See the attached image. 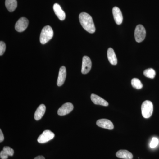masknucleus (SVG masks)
I'll list each match as a JSON object with an SVG mask.
<instances>
[{"label":"nucleus","instance_id":"f257e3e1","mask_svg":"<svg viewBox=\"0 0 159 159\" xmlns=\"http://www.w3.org/2000/svg\"><path fill=\"white\" fill-rule=\"evenodd\" d=\"M80 22L86 31L93 33L96 31L95 25L92 16L86 12H81L79 15Z\"/></svg>","mask_w":159,"mask_h":159},{"label":"nucleus","instance_id":"f03ea898","mask_svg":"<svg viewBox=\"0 0 159 159\" xmlns=\"http://www.w3.org/2000/svg\"><path fill=\"white\" fill-rule=\"evenodd\" d=\"M54 31L50 26H46L42 30L40 35V42L42 44H45L48 42L53 37Z\"/></svg>","mask_w":159,"mask_h":159},{"label":"nucleus","instance_id":"7ed1b4c3","mask_svg":"<svg viewBox=\"0 0 159 159\" xmlns=\"http://www.w3.org/2000/svg\"><path fill=\"white\" fill-rule=\"evenodd\" d=\"M153 104L149 100H146L143 102L141 107L142 116L145 119L150 118L153 112Z\"/></svg>","mask_w":159,"mask_h":159},{"label":"nucleus","instance_id":"20e7f679","mask_svg":"<svg viewBox=\"0 0 159 159\" xmlns=\"http://www.w3.org/2000/svg\"><path fill=\"white\" fill-rule=\"evenodd\" d=\"M146 36V31L144 26L139 25L136 27L134 36L137 42L141 43L145 39Z\"/></svg>","mask_w":159,"mask_h":159},{"label":"nucleus","instance_id":"39448f33","mask_svg":"<svg viewBox=\"0 0 159 159\" xmlns=\"http://www.w3.org/2000/svg\"><path fill=\"white\" fill-rule=\"evenodd\" d=\"M54 133L49 130H46L39 137L37 141L39 143L44 144L54 139Z\"/></svg>","mask_w":159,"mask_h":159},{"label":"nucleus","instance_id":"423d86ee","mask_svg":"<svg viewBox=\"0 0 159 159\" xmlns=\"http://www.w3.org/2000/svg\"><path fill=\"white\" fill-rule=\"evenodd\" d=\"M29 24V21L28 19L25 17H21L16 24L15 28L18 32H23L28 28Z\"/></svg>","mask_w":159,"mask_h":159},{"label":"nucleus","instance_id":"0eeeda50","mask_svg":"<svg viewBox=\"0 0 159 159\" xmlns=\"http://www.w3.org/2000/svg\"><path fill=\"white\" fill-rule=\"evenodd\" d=\"M92 68V61L90 58L87 56H84L82 59L81 73L82 74H87Z\"/></svg>","mask_w":159,"mask_h":159},{"label":"nucleus","instance_id":"6e6552de","mask_svg":"<svg viewBox=\"0 0 159 159\" xmlns=\"http://www.w3.org/2000/svg\"><path fill=\"white\" fill-rule=\"evenodd\" d=\"M74 109V105L70 102H66L60 107L57 114L60 116H64L70 113Z\"/></svg>","mask_w":159,"mask_h":159},{"label":"nucleus","instance_id":"1a4fd4ad","mask_svg":"<svg viewBox=\"0 0 159 159\" xmlns=\"http://www.w3.org/2000/svg\"><path fill=\"white\" fill-rule=\"evenodd\" d=\"M97 125L101 128L112 130L114 129V125L110 120L107 119H101L97 120Z\"/></svg>","mask_w":159,"mask_h":159},{"label":"nucleus","instance_id":"9d476101","mask_svg":"<svg viewBox=\"0 0 159 159\" xmlns=\"http://www.w3.org/2000/svg\"><path fill=\"white\" fill-rule=\"evenodd\" d=\"M112 12L116 23L117 25H121L123 21V16L121 10L118 7H114L113 8Z\"/></svg>","mask_w":159,"mask_h":159},{"label":"nucleus","instance_id":"9b49d317","mask_svg":"<svg viewBox=\"0 0 159 159\" xmlns=\"http://www.w3.org/2000/svg\"><path fill=\"white\" fill-rule=\"evenodd\" d=\"M66 76V71L64 66L60 68L59 74L57 78V84L58 86H61L64 83Z\"/></svg>","mask_w":159,"mask_h":159},{"label":"nucleus","instance_id":"f8f14e48","mask_svg":"<svg viewBox=\"0 0 159 159\" xmlns=\"http://www.w3.org/2000/svg\"><path fill=\"white\" fill-rule=\"evenodd\" d=\"M53 9H54V13L60 20L62 21L65 19V12L63 11L59 4L57 3L54 4L53 6Z\"/></svg>","mask_w":159,"mask_h":159},{"label":"nucleus","instance_id":"ddd939ff","mask_svg":"<svg viewBox=\"0 0 159 159\" xmlns=\"http://www.w3.org/2000/svg\"><path fill=\"white\" fill-rule=\"evenodd\" d=\"M91 99L92 102L97 105H102L103 106H107L109 105L108 102L106 101L105 99L95 94H92L91 95Z\"/></svg>","mask_w":159,"mask_h":159},{"label":"nucleus","instance_id":"4468645a","mask_svg":"<svg viewBox=\"0 0 159 159\" xmlns=\"http://www.w3.org/2000/svg\"><path fill=\"white\" fill-rule=\"evenodd\" d=\"M14 150L9 146H5L3 150L0 152V157L2 159H7L8 157L12 156L14 154Z\"/></svg>","mask_w":159,"mask_h":159},{"label":"nucleus","instance_id":"2eb2a0df","mask_svg":"<svg viewBox=\"0 0 159 159\" xmlns=\"http://www.w3.org/2000/svg\"><path fill=\"white\" fill-rule=\"evenodd\" d=\"M46 106L44 104H41L35 111L34 118L35 120L38 121L42 119L46 111Z\"/></svg>","mask_w":159,"mask_h":159},{"label":"nucleus","instance_id":"dca6fc26","mask_svg":"<svg viewBox=\"0 0 159 159\" xmlns=\"http://www.w3.org/2000/svg\"><path fill=\"white\" fill-rule=\"evenodd\" d=\"M116 156L119 158L132 159L133 155L129 151L126 150H120L117 152Z\"/></svg>","mask_w":159,"mask_h":159},{"label":"nucleus","instance_id":"f3484780","mask_svg":"<svg viewBox=\"0 0 159 159\" xmlns=\"http://www.w3.org/2000/svg\"><path fill=\"white\" fill-rule=\"evenodd\" d=\"M107 58L111 64L116 65L117 64V58L115 51L111 48H109L107 50Z\"/></svg>","mask_w":159,"mask_h":159},{"label":"nucleus","instance_id":"a211bd4d","mask_svg":"<svg viewBox=\"0 0 159 159\" xmlns=\"http://www.w3.org/2000/svg\"><path fill=\"white\" fill-rule=\"evenodd\" d=\"M5 5L8 11L10 12H12L17 8V1L16 0H6Z\"/></svg>","mask_w":159,"mask_h":159},{"label":"nucleus","instance_id":"6ab92c4d","mask_svg":"<svg viewBox=\"0 0 159 159\" xmlns=\"http://www.w3.org/2000/svg\"><path fill=\"white\" fill-rule=\"evenodd\" d=\"M131 84L133 87L136 89H140L143 87V84L140 81V80L136 78H133L132 80Z\"/></svg>","mask_w":159,"mask_h":159},{"label":"nucleus","instance_id":"aec40b11","mask_svg":"<svg viewBox=\"0 0 159 159\" xmlns=\"http://www.w3.org/2000/svg\"><path fill=\"white\" fill-rule=\"evenodd\" d=\"M144 75L148 78L153 79L156 76V72L153 69L149 68L145 70L143 72Z\"/></svg>","mask_w":159,"mask_h":159},{"label":"nucleus","instance_id":"412c9836","mask_svg":"<svg viewBox=\"0 0 159 159\" xmlns=\"http://www.w3.org/2000/svg\"><path fill=\"white\" fill-rule=\"evenodd\" d=\"M159 143V139L156 137H154L152 139L150 143V147L151 148H156L158 145Z\"/></svg>","mask_w":159,"mask_h":159},{"label":"nucleus","instance_id":"4be33fe9","mask_svg":"<svg viewBox=\"0 0 159 159\" xmlns=\"http://www.w3.org/2000/svg\"><path fill=\"white\" fill-rule=\"evenodd\" d=\"M6 50V45L3 41L0 42V55L2 56L5 53Z\"/></svg>","mask_w":159,"mask_h":159},{"label":"nucleus","instance_id":"5701e85b","mask_svg":"<svg viewBox=\"0 0 159 159\" xmlns=\"http://www.w3.org/2000/svg\"><path fill=\"white\" fill-rule=\"evenodd\" d=\"M4 140V135L2 132V129H0V142H2Z\"/></svg>","mask_w":159,"mask_h":159},{"label":"nucleus","instance_id":"b1692460","mask_svg":"<svg viewBox=\"0 0 159 159\" xmlns=\"http://www.w3.org/2000/svg\"><path fill=\"white\" fill-rule=\"evenodd\" d=\"M34 159H45L44 157H43V156H39L36 157L34 158Z\"/></svg>","mask_w":159,"mask_h":159}]
</instances>
